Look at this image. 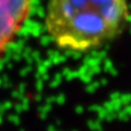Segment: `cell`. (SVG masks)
<instances>
[{
    "instance_id": "cell-1",
    "label": "cell",
    "mask_w": 131,
    "mask_h": 131,
    "mask_svg": "<svg viewBox=\"0 0 131 131\" xmlns=\"http://www.w3.org/2000/svg\"><path fill=\"white\" fill-rule=\"evenodd\" d=\"M129 20L128 0H49L45 28L59 50L81 54L117 38Z\"/></svg>"
},
{
    "instance_id": "cell-2",
    "label": "cell",
    "mask_w": 131,
    "mask_h": 131,
    "mask_svg": "<svg viewBox=\"0 0 131 131\" xmlns=\"http://www.w3.org/2000/svg\"><path fill=\"white\" fill-rule=\"evenodd\" d=\"M34 0H0V58L15 42L33 8Z\"/></svg>"
},
{
    "instance_id": "cell-3",
    "label": "cell",
    "mask_w": 131,
    "mask_h": 131,
    "mask_svg": "<svg viewBox=\"0 0 131 131\" xmlns=\"http://www.w3.org/2000/svg\"><path fill=\"white\" fill-rule=\"evenodd\" d=\"M122 101L125 104L131 103V94H125L124 96H122Z\"/></svg>"
},
{
    "instance_id": "cell-4",
    "label": "cell",
    "mask_w": 131,
    "mask_h": 131,
    "mask_svg": "<svg viewBox=\"0 0 131 131\" xmlns=\"http://www.w3.org/2000/svg\"><path fill=\"white\" fill-rule=\"evenodd\" d=\"M126 113L128 114L129 117H131V105H129V106L126 108Z\"/></svg>"
}]
</instances>
